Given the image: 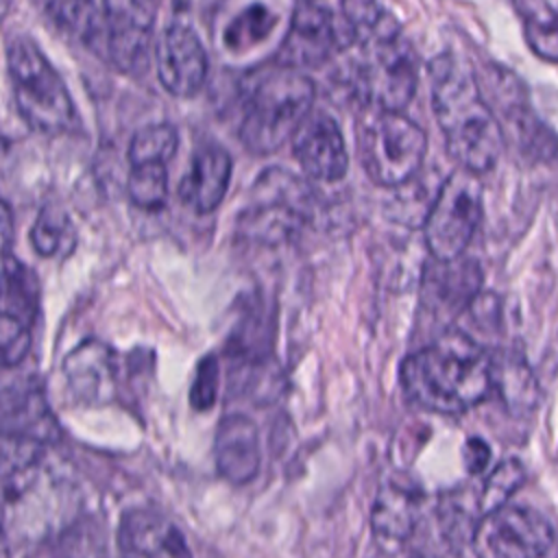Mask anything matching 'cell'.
I'll return each instance as SVG.
<instances>
[{
  "label": "cell",
  "mask_w": 558,
  "mask_h": 558,
  "mask_svg": "<svg viewBox=\"0 0 558 558\" xmlns=\"http://www.w3.org/2000/svg\"><path fill=\"white\" fill-rule=\"evenodd\" d=\"M399 377L403 395L421 410L436 414L466 412L493 390L490 353L458 329H447L410 353Z\"/></svg>",
  "instance_id": "6da1fadb"
},
{
  "label": "cell",
  "mask_w": 558,
  "mask_h": 558,
  "mask_svg": "<svg viewBox=\"0 0 558 558\" xmlns=\"http://www.w3.org/2000/svg\"><path fill=\"white\" fill-rule=\"evenodd\" d=\"M432 105L447 153L458 166L484 174L495 168L504 150L501 124L471 65L445 52L429 63Z\"/></svg>",
  "instance_id": "7a4b0ae2"
},
{
  "label": "cell",
  "mask_w": 558,
  "mask_h": 558,
  "mask_svg": "<svg viewBox=\"0 0 558 558\" xmlns=\"http://www.w3.org/2000/svg\"><path fill=\"white\" fill-rule=\"evenodd\" d=\"M314 94L305 74L279 63L251 76L240 124L242 144L257 155L277 150L310 113Z\"/></svg>",
  "instance_id": "3957f363"
},
{
  "label": "cell",
  "mask_w": 558,
  "mask_h": 558,
  "mask_svg": "<svg viewBox=\"0 0 558 558\" xmlns=\"http://www.w3.org/2000/svg\"><path fill=\"white\" fill-rule=\"evenodd\" d=\"M355 46H360L351 72L355 96L366 107L401 111L418 83V59L410 41L392 24Z\"/></svg>",
  "instance_id": "277c9868"
},
{
  "label": "cell",
  "mask_w": 558,
  "mask_h": 558,
  "mask_svg": "<svg viewBox=\"0 0 558 558\" xmlns=\"http://www.w3.org/2000/svg\"><path fill=\"white\" fill-rule=\"evenodd\" d=\"M7 65L17 111L33 129L61 133L74 122L70 92L33 39L13 37L7 44Z\"/></svg>",
  "instance_id": "5b68a950"
},
{
  "label": "cell",
  "mask_w": 558,
  "mask_h": 558,
  "mask_svg": "<svg viewBox=\"0 0 558 558\" xmlns=\"http://www.w3.org/2000/svg\"><path fill=\"white\" fill-rule=\"evenodd\" d=\"M427 153L425 131L401 111L368 107L357 124V155L368 179L384 187L410 181Z\"/></svg>",
  "instance_id": "8992f818"
},
{
  "label": "cell",
  "mask_w": 558,
  "mask_h": 558,
  "mask_svg": "<svg viewBox=\"0 0 558 558\" xmlns=\"http://www.w3.org/2000/svg\"><path fill=\"white\" fill-rule=\"evenodd\" d=\"M310 209V187L283 168L264 170L238 216L240 238L255 244H279L296 235Z\"/></svg>",
  "instance_id": "52a82bcc"
},
{
  "label": "cell",
  "mask_w": 558,
  "mask_h": 558,
  "mask_svg": "<svg viewBox=\"0 0 558 558\" xmlns=\"http://www.w3.org/2000/svg\"><path fill=\"white\" fill-rule=\"evenodd\" d=\"M482 218V181L477 172L458 168L451 172L427 211L423 235L436 259L460 257Z\"/></svg>",
  "instance_id": "ba28073f"
},
{
  "label": "cell",
  "mask_w": 558,
  "mask_h": 558,
  "mask_svg": "<svg viewBox=\"0 0 558 558\" xmlns=\"http://www.w3.org/2000/svg\"><path fill=\"white\" fill-rule=\"evenodd\" d=\"M475 551L497 558L543 556L554 545V530L536 510L504 504L484 514L473 532Z\"/></svg>",
  "instance_id": "9c48e42d"
},
{
  "label": "cell",
  "mask_w": 558,
  "mask_h": 558,
  "mask_svg": "<svg viewBox=\"0 0 558 558\" xmlns=\"http://www.w3.org/2000/svg\"><path fill=\"white\" fill-rule=\"evenodd\" d=\"M353 46L344 20H336L325 7L303 0L292 13L288 35L277 50V63L286 68H316L338 50Z\"/></svg>",
  "instance_id": "30bf717a"
},
{
  "label": "cell",
  "mask_w": 558,
  "mask_h": 558,
  "mask_svg": "<svg viewBox=\"0 0 558 558\" xmlns=\"http://www.w3.org/2000/svg\"><path fill=\"white\" fill-rule=\"evenodd\" d=\"M155 17V0H102L100 52L120 72H140L148 57Z\"/></svg>",
  "instance_id": "8fae6325"
},
{
  "label": "cell",
  "mask_w": 558,
  "mask_h": 558,
  "mask_svg": "<svg viewBox=\"0 0 558 558\" xmlns=\"http://www.w3.org/2000/svg\"><path fill=\"white\" fill-rule=\"evenodd\" d=\"M482 286V270L473 259H436L425 266L421 279V314L449 325L466 310Z\"/></svg>",
  "instance_id": "7c38bea8"
},
{
  "label": "cell",
  "mask_w": 558,
  "mask_h": 558,
  "mask_svg": "<svg viewBox=\"0 0 558 558\" xmlns=\"http://www.w3.org/2000/svg\"><path fill=\"white\" fill-rule=\"evenodd\" d=\"M59 436L61 427L37 381L17 379L0 386V438L48 445Z\"/></svg>",
  "instance_id": "4fadbf2b"
},
{
  "label": "cell",
  "mask_w": 558,
  "mask_h": 558,
  "mask_svg": "<svg viewBox=\"0 0 558 558\" xmlns=\"http://www.w3.org/2000/svg\"><path fill=\"white\" fill-rule=\"evenodd\" d=\"M161 85L177 98L194 96L207 76L205 48L187 24H170L155 48Z\"/></svg>",
  "instance_id": "5bb4252c"
},
{
  "label": "cell",
  "mask_w": 558,
  "mask_h": 558,
  "mask_svg": "<svg viewBox=\"0 0 558 558\" xmlns=\"http://www.w3.org/2000/svg\"><path fill=\"white\" fill-rule=\"evenodd\" d=\"M292 153L305 174L338 181L349 168V155L336 120L325 111H310L292 133Z\"/></svg>",
  "instance_id": "9a60e30c"
},
{
  "label": "cell",
  "mask_w": 558,
  "mask_h": 558,
  "mask_svg": "<svg viewBox=\"0 0 558 558\" xmlns=\"http://www.w3.org/2000/svg\"><path fill=\"white\" fill-rule=\"evenodd\" d=\"M418 510L421 493L412 482L397 480L381 486L371 514V527L377 545L386 551L401 549L416 527Z\"/></svg>",
  "instance_id": "2e32d148"
},
{
  "label": "cell",
  "mask_w": 558,
  "mask_h": 558,
  "mask_svg": "<svg viewBox=\"0 0 558 558\" xmlns=\"http://www.w3.org/2000/svg\"><path fill=\"white\" fill-rule=\"evenodd\" d=\"M63 375L72 395L83 403H107L116 390L113 353L100 340H85L63 360Z\"/></svg>",
  "instance_id": "e0dca14e"
},
{
  "label": "cell",
  "mask_w": 558,
  "mask_h": 558,
  "mask_svg": "<svg viewBox=\"0 0 558 558\" xmlns=\"http://www.w3.org/2000/svg\"><path fill=\"white\" fill-rule=\"evenodd\" d=\"M216 466L231 484H246L259 469V438L255 423L244 414H229L216 429Z\"/></svg>",
  "instance_id": "ac0fdd59"
},
{
  "label": "cell",
  "mask_w": 558,
  "mask_h": 558,
  "mask_svg": "<svg viewBox=\"0 0 558 558\" xmlns=\"http://www.w3.org/2000/svg\"><path fill=\"white\" fill-rule=\"evenodd\" d=\"M118 545L131 556H187L179 527L153 510H131L118 527Z\"/></svg>",
  "instance_id": "d6986e66"
},
{
  "label": "cell",
  "mask_w": 558,
  "mask_h": 558,
  "mask_svg": "<svg viewBox=\"0 0 558 558\" xmlns=\"http://www.w3.org/2000/svg\"><path fill=\"white\" fill-rule=\"evenodd\" d=\"M229 153L220 146H207L192 157L190 168L179 183V194L187 207L207 214L222 203L225 192L229 187Z\"/></svg>",
  "instance_id": "ffe728a7"
},
{
  "label": "cell",
  "mask_w": 558,
  "mask_h": 558,
  "mask_svg": "<svg viewBox=\"0 0 558 558\" xmlns=\"http://www.w3.org/2000/svg\"><path fill=\"white\" fill-rule=\"evenodd\" d=\"M493 364V388L501 395L504 403L512 412H527L536 405L538 399V386L523 362V357L512 353H495L490 355Z\"/></svg>",
  "instance_id": "44dd1931"
},
{
  "label": "cell",
  "mask_w": 558,
  "mask_h": 558,
  "mask_svg": "<svg viewBox=\"0 0 558 558\" xmlns=\"http://www.w3.org/2000/svg\"><path fill=\"white\" fill-rule=\"evenodd\" d=\"M527 46L545 61L558 63V0H514Z\"/></svg>",
  "instance_id": "7402d4cb"
},
{
  "label": "cell",
  "mask_w": 558,
  "mask_h": 558,
  "mask_svg": "<svg viewBox=\"0 0 558 558\" xmlns=\"http://www.w3.org/2000/svg\"><path fill=\"white\" fill-rule=\"evenodd\" d=\"M46 13L70 37L87 46H102V9L96 7V0H50Z\"/></svg>",
  "instance_id": "603a6c76"
},
{
  "label": "cell",
  "mask_w": 558,
  "mask_h": 558,
  "mask_svg": "<svg viewBox=\"0 0 558 558\" xmlns=\"http://www.w3.org/2000/svg\"><path fill=\"white\" fill-rule=\"evenodd\" d=\"M31 242L39 255L63 257L74 248V242H76L74 225L61 209L46 207L39 211L31 229Z\"/></svg>",
  "instance_id": "cb8c5ba5"
},
{
  "label": "cell",
  "mask_w": 558,
  "mask_h": 558,
  "mask_svg": "<svg viewBox=\"0 0 558 558\" xmlns=\"http://www.w3.org/2000/svg\"><path fill=\"white\" fill-rule=\"evenodd\" d=\"M177 144H179V135L172 124L159 122V124L144 126L131 140V146H129L131 166L166 163L168 159H172Z\"/></svg>",
  "instance_id": "d4e9b609"
},
{
  "label": "cell",
  "mask_w": 558,
  "mask_h": 558,
  "mask_svg": "<svg viewBox=\"0 0 558 558\" xmlns=\"http://www.w3.org/2000/svg\"><path fill=\"white\" fill-rule=\"evenodd\" d=\"M129 196L133 205L146 211L161 209L168 198V172L163 163L133 166L129 177Z\"/></svg>",
  "instance_id": "484cf974"
},
{
  "label": "cell",
  "mask_w": 558,
  "mask_h": 558,
  "mask_svg": "<svg viewBox=\"0 0 558 558\" xmlns=\"http://www.w3.org/2000/svg\"><path fill=\"white\" fill-rule=\"evenodd\" d=\"M523 480H525V469L519 460L499 462L486 477L484 488L477 499V510L482 512V517L486 512L508 504V499L517 493V488L523 484Z\"/></svg>",
  "instance_id": "4316f807"
},
{
  "label": "cell",
  "mask_w": 558,
  "mask_h": 558,
  "mask_svg": "<svg viewBox=\"0 0 558 558\" xmlns=\"http://www.w3.org/2000/svg\"><path fill=\"white\" fill-rule=\"evenodd\" d=\"M342 20L351 33L353 46L397 24L377 0H342Z\"/></svg>",
  "instance_id": "83f0119b"
},
{
  "label": "cell",
  "mask_w": 558,
  "mask_h": 558,
  "mask_svg": "<svg viewBox=\"0 0 558 558\" xmlns=\"http://www.w3.org/2000/svg\"><path fill=\"white\" fill-rule=\"evenodd\" d=\"M275 17L264 7H251L246 13H242L238 20L231 22L227 31V46L233 50H242L246 46H255L272 31Z\"/></svg>",
  "instance_id": "f1b7e54d"
},
{
  "label": "cell",
  "mask_w": 558,
  "mask_h": 558,
  "mask_svg": "<svg viewBox=\"0 0 558 558\" xmlns=\"http://www.w3.org/2000/svg\"><path fill=\"white\" fill-rule=\"evenodd\" d=\"M31 347V333L15 314H0V368L17 366Z\"/></svg>",
  "instance_id": "f546056e"
},
{
  "label": "cell",
  "mask_w": 558,
  "mask_h": 558,
  "mask_svg": "<svg viewBox=\"0 0 558 558\" xmlns=\"http://www.w3.org/2000/svg\"><path fill=\"white\" fill-rule=\"evenodd\" d=\"M218 395V362L214 355H205L198 362L192 390H190V401L196 410H209L216 401Z\"/></svg>",
  "instance_id": "4dcf8cb0"
},
{
  "label": "cell",
  "mask_w": 558,
  "mask_h": 558,
  "mask_svg": "<svg viewBox=\"0 0 558 558\" xmlns=\"http://www.w3.org/2000/svg\"><path fill=\"white\" fill-rule=\"evenodd\" d=\"M462 460H464V466L469 473H480L488 466V460H490V449L484 440L480 438H469L464 442V449H462Z\"/></svg>",
  "instance_id": "1f68e13d"
},
{
  "label": "cell",
  "mask_w": 558,
  "mask_h": 558,
  "mask_svg": "<svg viewBox=\"0 0 558 558\" xmlns=\"http://www.w3.org/2000/svg\"><path fill=\"white\" fill-rule=\"evenodd\" d=\"M11 240H13V216L9 205L0 198V253L9 248Z\"/></svg>",
  "instance_id": "d6a6232c"
},
{
  "label": "cell",
  "mask_w": 558,
  "mask_h": 558,
  "mask_svg": "<svg viewBox=\"0 0 558 558\" xmlns=\"http://www.w3.org/2000/svg\"><path fill=\"white\" fill-rule=\"evenodd\" d=\"M9 554V545H7V536H4V527H2V519H0V556Z\"/></svg>",
  "instance_id": "836d02e7"
},
{
  "label": "cell",
  "mask_w": 558,
  "mask_h": 558,
  "mask_svg": "<svg viewBox=\"0 0 558 558\" xmlns=\"http://www.w3.org/2000/svg\"><path fill=\"white\" fill-rule=\"evenodd\" d=\"M9 9H11V0H0V22L7 17Z\"/></svg>",
  "instance_id": "e575fe53"
},
{
  "label": "cell",
  "mask_w": 558,
  "mask_h": 558,
  "mask_svg": "<svg viewBox=\"0 0 558 558\" xmlns=\"http://www.w3.org/2000/svg\"><path fill=\"white\" fill-rule=\"evenodd\" d=\"M4 292H7V279H4V268H0V301H2Z\"/></svg>",
  "instance_id": "d590c367"
},
{
  "label": "cell",
  "mask_w": 558,
  "mask_h": 558,
  "mask_svg": "<svg viewBox=\"0 0 558 558\" xmlns=\"http://www.w3.org/2000/svg\"><path fill=\"white\" fill-rule=\"evenodd\" d=\"M4 148H7V142H4V137H2V135H0V155H2V153H4Z\"/></svg>",
  "instance_id": "8d00e7d4"
}]
</instances>
